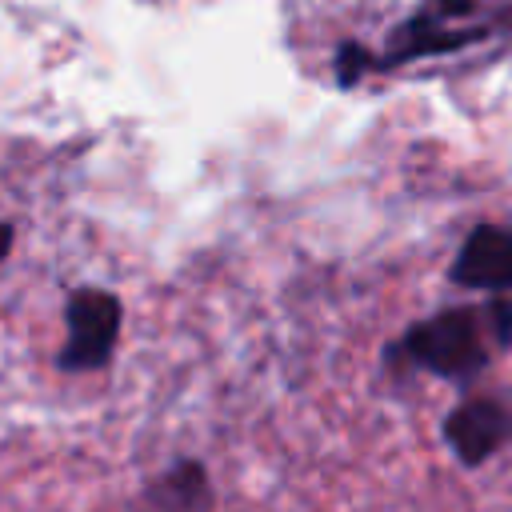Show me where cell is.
<instances>
[{
	"mask_svg": "<svg viewBox=\"0 0 512 512\" xmlns=\"http://www.w3.org/2000/svg\"><path fill=\"white\" fill-rule=\"evenodd\" d=\"M124 324V304L108 288H72L64 300V348L56 352L60 372H96L112 360Z\"/></svg>",
	"mask_w": 512,
	"mask_h": 512,
	"instance_id": "cell-3",
	"label": "cell"
},
{
	"mask_svg": "<svg viewBox=\"0 0 512 512\" xmlns=\"http://www.w3.org/2000/svg\"><path fill=\"white\" fill-rule=\"evenodd\" d=\"M144 512H212V480L208 468L192 456L172 460L160 476H152L140 492Z\"/></svg>",
	"mask_w": 512,
	"mask_h": 512,
	"instance_id": "cell-6",
	"label": "cell"
},
{
	"mask_svg": "<svg viewBox=\"0 0 512 512\" xmlns=\"http://www.w3.org/2000/svg\"><path fill=\"white\" fill-rule=\"evenodd\" d=\"M448 280L456 288H472V292H488V296H500V292H512V224H476L452 268H448Z\"/></svg>",
	"mask_w": 512,
	"mask_h": 512,
	"instance_id": "cell-5",
	"label": "cell"
},
{
	"mask_svg": "<svg viewBox=\"0 0 512 512\" xmlns=\"http://www.w3.org/2000/svg\"><path fill=\"white\" fill-rule=\"evenodd\" d=\"M440 436L456 464L480 468L512 444V404L504 396H464L440 424Z\"/></svg>",
	"mask_w": 512,
	"mask_h": 512,
	"instance_id": "cell-4",
	"label": "cell"
},
{
	"mask_svg": "<svg viewBox=\"0 0 512 512\" xmlns=\"http://www.w3.org/2000/svg\"><path fill=\"white\" fill-rule=\"evenodd\" d=\"M512 32V0H420L392 32L380 52L368 48V76L416 64L428 56L464 52L480 40Z\"/></svg>",
	"mask_w": 512,
	"mask_h": 512,
	"instance_id": "cell-2",
	"label": "cell"
},
{
	"mask_svg": "<svg viewBox=\"0 0 512 512\" xmlns=\"http://www.w3.org/2000/svg\"><path fill=\"white\" fill-rule=\"evenodd\" d=\"M12 244H16V228H12V220H0V264L8 260Z\"/></svg>",
	"mask_w": 512,
	"mask_h": 512,
	"instance_id": "cell-7",
	"label": "cell"
},
{
	"mask_svg": "<svg viewBox=\"0 0 512 512\" xmlns=\"http://www.w3.org/2000/svg\"><path fill=\"white\" fill-rule=\"evenodd\" d=\"M512 348V292L488 296L484 304H452L404 328L388 344L384 364L424 372L448 384H472L496 352Z\"/></svg>",
	"mask_w": 512,
	"mask_h": 512,
	"instance_id": "cell-1",
	"label": "cell"
}]
</instances>
